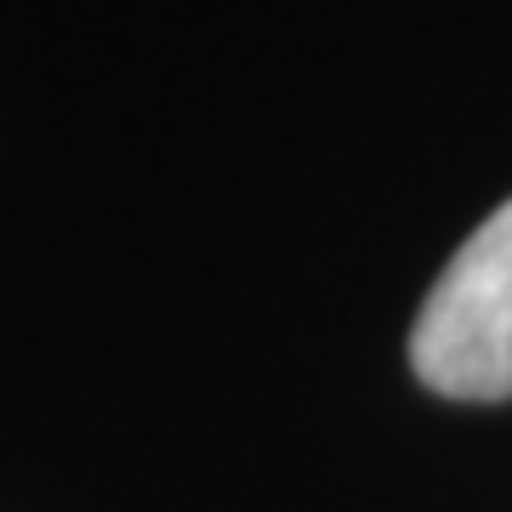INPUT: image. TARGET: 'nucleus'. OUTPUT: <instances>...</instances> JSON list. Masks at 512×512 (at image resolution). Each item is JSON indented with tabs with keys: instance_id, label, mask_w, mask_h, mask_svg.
I'll list each match as a JSON object with an SVG mask.
<instances>
[{
	"instance_id": "obj_1",
	"label": "nucleus",
	"mask_w": 512,
	"mask_h": 512,
	"mask_svg": "<svg viewBox=\"0 0 512 512\" xmlns=\"http://www.w3.org/2000/svg\"><path fill=\"white\" fill-rule=\"evenodd\" d=\"M410 370L444 399H512V200L427 291L410 330Z\"/></svg>"
}]
</instances>
